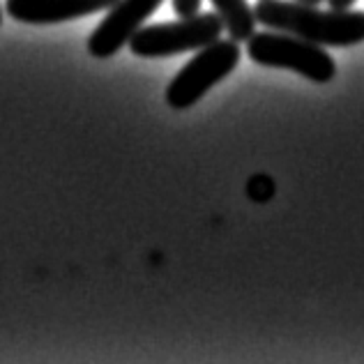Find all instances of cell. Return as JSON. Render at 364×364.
<instances>
[{
  "mask_svg": "<svg viewBox=\"0 0 364 364\" xmlns=\"http://www.w3.org/2000/svg\"><path fill=\"white\" fill-rule=\"evenodd\" d=\"M254 12L258 23L270 31L298 35L318 46H355L364 42V12L332 7L323 12L318 5L298 0H258Z\"/></svg>",
  "mask_w": 364,
  "mask_h": 364,
  "instance_id": "cell-1",
  "label": "cell"
},
{
  "mask_svg": "<svg viewBox=\"0 0 364 364\" xmlns=\"http://www.w3.org/2000/svg\"><path fill=\"white\" fill-rule=\"evenodd\" d=\"M247 53L258 65L274 67V70H293L314 83H328L337 74V65L325 51V46L282 31L254 33L247 40Z\"/></svg>",
  "mask_w": 364,
  "mask_h": 364,
  "instance_id": "cell-2",
  "label": "cell"
},
{
  "mask_svg": "<svg viewBox=\"0 0 364 364\" xmlns=\"http://www.w3.org/2000/svg\"><path fill=\"white\" fill-rule=\"evenodd\" d=\"M224 23L217 12L182 16L173 23L141 28L129 40V51L139 58H168L185 51H200L222 37Z\"/></svg>",
  "mask_w": 364,
  "mask_h": 364,
  "instance_id": "cell-3",
  "label": "cell"
},
{
  "mask_svg": "<svg viewBox=\"0 0 364 364\" xmlns=\"http://www.w3.org/2000/svg\"><path fill=\"white\" fill-rule=\"evenodd\" d=\"M240 63V46L235 40H217L200 49L182 70L173 76L166 88V104L176 111H185L203 95L224 81Z\"/></svg>",
  "mask_w": 364,
  "mask_h": 364,
  "instance_id": "cell-4",
  "label": "cell"
},
{
  "mask_svg": "<svg viewBox=\"0 0 364 364\" xmlns=\"http://www.w3.org/2000/svg\"><path fill=\"white\" fill-rule=\"evenodd\" d=\"M164 0H118L88 40V51L95 58H111L136 35L146 18L155 14Z\"/></svg>",
  "mask_w": 364,
  "mask_h": 364,
  "instance_id": "cell-5",
  "label": "cell"
},
{
  "mask_svg": "<svg viewBox=\"0 0 364 364\" xmlns=\"http://www.w3.org/2000/svg\"><path fill=\"white\" fill-rule=\"evenodd\" d=\"M118 0H7V14L21 23L51 26L111 9Z\"/></svg>",
  "mask_w": 364,
  "mask_h": 364,
  "instance_id": "cell-6",
  "label": "cell"
},
{
  "mask_svg": "<svg viewBox=\"0 0 364 364\" xmlns=\"http://www.w3.org/2000/svg\"><path fill=\"white\" fill-rule=\"evenodd\" d=\"M215 12L224 23V31L235 42H247L256 33V12L247 0H213Z\"/></svg>",
  "mask_w": 364,
  "mask_h": 364,
  "instance_id": "cell-7",
  "label": "cell"
},
{
  "mask_svg": "<svg viewBox=\"0 0 364 364\" xmlns=\"http://www.w3.org/2000/svg\"><path fill=\"white\" fill-rule=\"evenodd\" d=\"M200 3L203 0H173V9L176 14L182 16H191V14H198L200 12Z\"/></svg>",
  "mask_w": 364,
  "mask_h": 364,
  "instance_id": "cell-8",
  "label": "cell"
},
{
  "mask_svg": "<svg viewBox=\"0 0 364 364\" xmlns=\"http://www.w3.org/2000/svg\"><path fill=\"white\" fill-rule=\"evenodd\" d=\"M332 9H350L358 0H328Z\"/></svg>",
  "mask_w": 364,
  "mask_h": 364,
  "instance_id": "cell-9",
  "label": "cell"
},
{
  "mask_svg": "<svg viewBox=\"0 0 364 364\" xmlns=\"http://www.w3.org/2000/svg\"><path fill=\"white\" fill-rule=\"evenodd\" d=\"M298 3H306V5H318L323 0H298Z\"/></svg>",
  "mask_w": 364,
  "mask_h": 364,
  "instance_id": "cell-10",
  "label": "cell"
},
{
  "mask_svg": "<svg viewBox=\"0 0 364 364\" xmlns=\"http://www.w3.org/2000/svg\"><path fill=\"white\" fill-rule=\"evenodd\" d=\"M0 23H3V14H0Z\"/></svg>",
  "mask_w": 364,
  "mask_h": 364,
  "instance_id": "cell-11",
  "label": "cell"
}]
</instances>
